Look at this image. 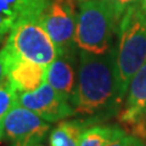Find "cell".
Returning a JSON list of instances; mask_svg holds the SVG:
<instances>
[{"mask_svg":"<svg viewBox=\"0 0 146 146\" xmlns=\"http://www.w3.org/2000/svg\"><path fill=\"white\" fill-rule=\"evenodd\" d=\"M17 105L31 110L49 123L60 122L74 115L70 100L55 90L46 80L34 91L18 94Z\"/></svg>","mask_w":146,"mask_h":146,"instance_id":"ba28073f","label":"cell"},{"mask_svg":"<svg viewBox=\"0 0 146 146\" xmlns=\"http://www.w3.org/2000/svg\"><path fill=\"white\" fill-rule=\"evenodd\" d=\"M50 0H0V32L9 34L23 21L40 18Z\"/></svg>","mask_w":146,"mask_h":146,"instance_id":"8fae6325","label":"cell"},{"mask_svg":"<svg viewBox=\"0 0 146 146\" xmlns=\"http://www.w3.org/2000/svg\"><path fill=\"white\" fill-rule=\"evenodd\" d=\"M18 93L10 83L6 80L0 84V140L4 138V122L7 113L11 111L12 107L17 105Z\"/></svg>","mask_w":146,"mask_h":146,"instance_id":"5bb4252c","label":"cell"},{"mask_svg":"<svg viewBox=\"0 0 146 146\" xmlns=\"http://www.w3.org/2000/svg\"><path fill=\"white\" fill-rule=\"evenodd\" d=\"M7 35H9V34H4V33H1V32H0V49H1V48L4 46V44H5L6 39H7Z\"/></svg>","mask_w":146,"mask_h":146,"instance_id":"ac0fdd59","label":"cell"},{"mask_svg":"<svg viewBox=\"0 0 146 146\" xmlns=\"http://www.w3.org/2000/svg\"><path fill=\"white\" fill-rule=\"evenodd\" d=\"M77 49L61 54L46 68V80L55 90L62 94L71 104L74 98L78 78Z\"/></svg>","mask_w":146,"mask_h":146,"instance_id":"30bf717a","label":"cell"},{"mask_svg":"<svg viewBox=\"0 0 146 146\" xmlns=\"http://www.w3.org/2000/svg\"><path fill=\"white\" fill-rule=\"evenodd\" d=\"M94 123L91 119L61 121L49 136L50 146H78L82 134Z\"/></svg>","mask_w":146,"mask_h":146,"instance_id":"7c38bea8","label":"cell"},{"mask_svg":"<svg viewBox=\"0 0 146 146\" xmlns=\"http://www.w3.org/2000/svg\"><path fill=\"white\" fill-rule=\"evenodd\" d=\"M40 22L57 46L60 55L77 49L74 43L77 28L74 0H50Z\"/></svg>","mask_w":146,"mask_h":146,"instance_id":"5b68a950","label":"cell"},{"mask_svg":"<svg viewBox=\"0 0 146 146\" xmlns=\"http://www.w3.org/2000/svg\"><path fill=\"white\" fill-rule=\"evenodd\" d=\"M50 130L49 122L20 105L11 108L4 122V136L11 146L40 144Z\"/></svg>","mask_w":146,"mask_h":146,"instance_id":"8992f818","label":"cell"},{"mask_svg":"<svg viewBox=\"0 0 146 146\" xmlns=\"http://www.w3.org/2000/svg\"><path fill=\"white\" fill-rule=\"evenodd\" d=\"M110 146H146V141L144 139L138 138V136H135V135L125 133L123 136H121L119 139L113 141Z\"/></svg>","mask_w":146,"mask_h":146,"instance_id":"9a60e30c","label":"cell"},{"mask_svg":"<svg viewBox=\"0 0 146 146\" xmlns=\"http://www.w3.org/2000/svg\"><path fill=\"white\" fill-rule=\"evenodd\" d=\"M105 3L110 4L116 11H118L123 16V13L129 6H131L133 4L140 1V0H104Z\"/></svg>","mask_w":146,"mask_h":146,"instance_id":"e0dca14e","label":"cell"},{"mask_svg":"<svg viewBox=\"0 0 146 146\" xmlns=\"http://www.w3.org/2000/svg\"><path fill=\"white\" fill-rule=\"evenodd\" d=\"M33 146H44L42 143H40V144H36V145H33Z\"/></svg>","mask_w":146,"mask_h":146,"instance_id":"ffe728a7","label":"cell"},{"mask_svg":"<svg viewBox=\"0 0 146 146\" xmlns=\"http://www.w3.org/2000/svg\"><path fill=\"white\" fill-rule=\"evenodd\" d=\"M124 106L118 112V121L129 134L146 139V60L128 86Z\"/></svg>","mask_w":146,"mask_h":146,"instance_id":"52a82bcc","label":"cell"},{"mask_svg":"<svg viewBox=\"0 0 146 146\" xmlns=\"http://www.w3.org/2000/svg\"><path fill=\"white\" fill-rule=\"evenodd\" d=\"M5 44L18 56L45 67L60 56L57 46L43 27L40 18L17 25L9 33Z\"/></svg>","mask_w":146,"mask_h":146,"instance_id":"277c9868","label":"cell"},{"mask_svg":"<svg viewBox=\"0 0 146 146\" xmlns=\"http://www.w3.org/2000/svg\"><path fill=\"white\" fill-rule=\"evenodd\" d=\"M122 15L104 0H78L74 43L79 51L102 55L115 45Z\"/></svg>","mask_w":146,"mask_h":146,"instance_id":"3957f363","label":"cell"},{"mask_svg":"<svg viewBox=\"0 0 146 146\" xmlns=\"http://www.w3.org/2000/svg\"><path fill=\"white\" fill-rule=\"evenodd\" d=\"M7 74H9V50L6 45L4 44V46L0 49V84L9 79Z\"/></svg>","mask_w":146,"mask_h":146,"instance_id":"2e32d148","label":"cell"},{"mask_svg":"<svg viewBox=\"0 0 146 146\" xmlns=\"http://www.w3.org/2000/svg\"><path fill=\"white\" fill-rule=\"evenodd\" d=\"M125 134V130L115 124H98L88 127L82 134L78 146H110Z\"/></svg>","mask_w":146,"mask_h":146,"instance_id":"4fadbf2b","label":"cell"},{"mask_svg":"<svg viewBox=\"0 0 146 146\" xmlns=\"http://www.w3.org/2000/svg\"><path fill=\"white\" fill-rule=\"evenodd\" d=\"M6 45V44H5ZM7 46V45H6ZM9 50V74L7 78L18 94L31 93L40 88L46 79V68L39 63L29 61Z\"/></svg>","mask_w":146,"mask_h":146,"instance_id":"9c48e42d","label":"cell"},{"mask_svg":"<svg viewBox=\"0 0 146 146\" xmlns=\"http://www.w3.org/2000/svg\"><path fill=\"white\" fill-rule=\"evenodd\" d=\"M122 102L116 74V46L102 55L79 51L74 115L94 122L118 115Z\"/></svg>","mask_w":146,"mask_h":146,"instance_id":"6da1fadb","label":"cell"},{"mask_svg":"<svg viewBox=\"0 0 146 146\" xmlns=\"http://www.w3.org/2000/svg\"><path fill=\"white\" fill-rule=\"evenodd\" d=\"M140 5H141V7H143V10H144L145 15H146V0H140Z\"/></svg>","mask_w":146,"mask_h":146,"instance_id":"d6986e66","label":"cell"},{"mask_svg":"<svg viewBox=\"0 0 146 146\" xmlns=\"http://www.w3.org/2000/svg\"><path fill=\"white\" fill-rule=\"evenodd\" d=\"M146 60V15L140 1L124 11L116 44V74L119 96L124 99L131 78Z\"/></svg>","mask_w":146,"mask_h":146,"instance_id":"7a4b0ae2","label":"cell"}]
</instances>
